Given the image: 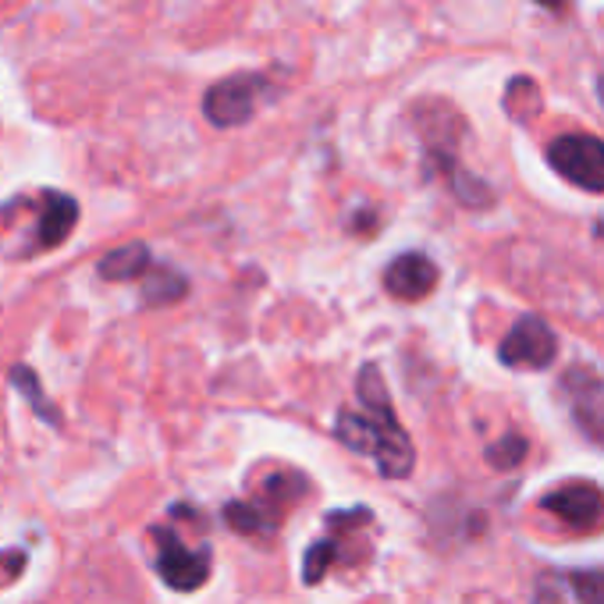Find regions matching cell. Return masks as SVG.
<instances>
[{"instance_id": "cell-1", "label": "cell", "mask_w": 604, "mask_h": 604, "mask_svg": "<svg viewBox=\"0 0 604 604\" xmlns=\"http://www.w3.org/2000/svg\"><path fill=\"white\" fill-rule=\"evenodd\" d=\"M356 395L363 402V413L341 409L335 419V437L349 452L370 455L384 481L409 477L416 466V448L409 442L406 427H402V419L395 416L388 384H384L374 363H366L359 370Z\"/></svg>"}, {"instance_id": "cell-2", "label": "cell", "mask_w": 604, "mask_h": 604, "mask_svg": "<svg viewBox=\"0 0 604 604\" xmlns=\"http://www.w3.org/2000/svg\"><path fill=\"white\" fill-rule=\"evenodd\" d=\"M547 164L583 192H604V139L591 132H565L547 142Z\"/></svg>"}, {"instance_id": "cell-3", "label": "cell", "mask_w": 604, "mask_h": 604, "mask_svg": "<svg viewBox=\"0 0 604 604\" xmlns=\"http://www.w3.org/2000/svg\"><path fill=\"white\" fill-rule=\"evenodd\" d=\"M264 89H267V79L260 76V71H239V76H228L221 82H214L204 93V115L217 128H239L256 115Z\"/></svg>"}, {"instance_id": "cell-4", "label": "cell", "mask_w": 604, "mask_h": 604, "mask_svg": "<svg viewBox=\"0 0 604 604\" xmlns=\"http://www.w3.org/2000/svg\"><path fill=\"white\" fill-rule=\"evenodd\" d=\"M150 537L157 541V573L171 591L192 594L210 580V547L192 552V547L181 544L178 534H171V529L164 526H154Z\"/></svg>"}, {"instance_id": "cell-5", "label": "cell", "mask_w": 604, "mask_h": 604, "mask_svg": "<svg viewBox=\"0 0 604 604\" xmlns=\"http://www.w3.org/2000/svg\"><path fill=\"white\" fill-rule=\"evenodd\" d=\"M555 356H558V335L537 314L519 317L498 345V359L512 366V370H547Z\"/></svg>"}, {"instance_id": "cell-6", "label": "cell", "mask_w": 604, "mask_h": 604, "mask_svg": "<svg viewBox=\"0 0 604 604\" xmlns=\"http://www.w3.org/2000/svg\"><path fill=\"white\" fill-rule=\"evenodd\" d=\"M541 505L570 529H580V534H594L604 526V491L591 481L558 484L544 494Z\"/></svg>"}, {"instance_id": "cell-7", "label": "cell", "mask_w": 604, "mask_h": 604, "mask_svg": "<svg viewBox=\"0 0 604 604\" xmlns=\"http://www.w3.org/2000/svg\"><path fill=\"white\" fill-rule=\"evenodd\" d=\"M562 392L570 395L580 430L604 448V380L594 370L573 366V370L562 377Z\"/></svg>"}, {"instance_id": "cell-8", "label": "cell", "mask_w": 604, "mask_h": 604, "mask_svg": "<svg viewBox=\"0 0 604 604\" xmlns=\"http://www.w3.org/2000/svg\"><path fill=\"white\" fill-rule=\"evenodd\" d=\"M437 264L424 253H402L388 264L384 270V288H388V296L402 299V303H416V299H427L434 285H437Z\"/></svg>"}, {"instance_id": "cell-9", "label": "cell", "mask_w": 604, "mask_h": 604, "mask_svg": "<svg viewBox=\"0 0 604 604\" xmlns=\"http://www.w3.org/2000/svg\"><path fill=\"white\" fill-rule=\"evenodd\" d=\"M79 225V204L65 192H43L40 221H36V249L61 246Z\"/></svg>"}, {"instance_id": "cell-10", "label": "cell", "mask_w": 604, "mask_h": 604, "mask_svg": "<svg viewBox=\"0 0 604 604\" xmlns=\"http://www.w3.org/2000/svg\"><path fill=\"white\" fill-rule=\"evenodd\" d=\"M154 267V256H150V246L142 242H128L121 249H111L97 264V274L103 281H139L146 270Z\"/></svg>"}, {"instance_id": "cell-11", "label": "cell", "mask_w": 604, "mask_h": 604, "mask_svg": "<svg viewBox=\"0 0 604 604\" xmlns=\"http://www.w3.org/2000/svg\"><path fill=\"white\" fill-rule=\"evenodd\" d=\"M189 291V281L175 267H150L142 274V303L146 306H171Z\"/></svg>"}, {"instance_id": "cell-12", "label": "cell", "mask_w": 604, "mask_h": 604, "mask_svg": "<svg viewBox=\"0 0 604 604\" xmlns=\"http://www.w3.org/2000/svg\"><path fill=\"white\" fill-rule=\"evenodd\" d=\"M225 523L231 529H239L246 537H270L278 529V516H270L267 508H260L256 502H231L225 505Z\"/></svg>"}, {"instance_id": "cell-13", "label": "cell", "mask_w": 604, "mask_h": 604, "mask_svg": "<svg viewBox=\"0 0 604 604\" xmlns=\"http://www.w3.org/2000/svg\"><path fill=\"white\" fill-rule=\"evenodd\" d=\"M11 384L18 392L26 395V402L32 406V413L43 419V424H50V427H61V413L50 406V398H47V392H43V384H40V377H36V370H29V366H11Z\"/></svg>"}, {"instance_id": "cell-14", "label": "cell", "mask_w": 604, "mask_h": 604, "mask_svg": "<svg viewBox=\"0 0 604 604\" xmlns=\"http://www.w3.org/2000/svg\"><path fill=\"white\" fill-rule=\"evenodd\" d=\"M335 558H338V541H331V537H324V541H314L309 544V552H306V558H303V583H320L324 576H327V570L335 565Z\"/></svg>"}, {"instance_id": "cell-15", "label": "cell", "mask_w": 604, "mask_h": 604, "mask_svg": "<svg viewBox=\"0 0 604 604\" xmlns=\"http://www.w3.org/2000/svg\"><path fill=\"white\" fill-rule=\"evenodd\" d=\"M505 107H508V115L519 118V121H526L529 115H537L541 111V89H537V82L512 79L508 93H505Z\"/></svg>"}, {"instance_id": "cell-16", "label": "cell", "mask_w": 604, "mask_h": 604, "mask_svg": "<svg viewBox=\"0 0 604 604\" xmlns=\"http://www.w3.org/2000/svg\"><path fill=\"white\" fill-rule=\"evenodd\" d=\"M526 459V437L523 434H505L502 442L487 445V463L494 469H512Z\"/></svg>"}, {"instance_id": "cell-17", "label": "cell", "mask_w": 604, "mask_h": 604, "mask_svg": "<svg viewBox=\"0 0 604 604\" xmlns=\"http://www.w3.org/2000/svg\"><path fill=\"white\" fill-rule=\"evenodd\" d=\"M570 587L580 604H604V570H573Z\"/></svg>"}, {"instance_id": "cell-18", "label": "cell", "mask_w": 604, "mask_h": 604, "mask_svg": "<svg viewBox=\"0 0 604 604\" xmlns=\"http://www.w3.org/2000/svg\"><path fill=\"white\" fill-rule=\"evenodd\" d=\"M26 573V552H0V587H8Z\"/></svg>"}, {"instance_id": "cell-19", "label": "cell", "mask_w": 604, "mask_h": 604, "mask_svg": "<svg viewBox=\"0 0 604 604\" xmlns=\"http://www.w3.org/2000/svg\"><path fill=\"white\" fill-rule=\"evenodd\" d=\"M534 4H541V8H562L565 0H534Z\"/></svg>"}, {"instance_id": "cell-20", "label": "cell", "mask_w": 604, "mask_h": 604, "mask_svg": "<svg viewBox=\"0 0 604 604\" xmlns=\"http://www.w3.org/2000/svg\"><path fill=\"white\" fill-rule=\"evenodd\" d=\"M597 100H601V103H604V76H601V79H597Z\"/></svg>"}, {"instance_id": "cell-21", "label": "cell", "mask_w": 604, "mask_h": 604, "mask_svg": "<svg viewBox=\"0 0 604 604\" xmlns=\"http://www.w3.org/2000/svg\"><path fill=\"white\" fill-rule=\"evenodd\" d=\"M597 239H604V217H601V221H597Z\"/></svg>"}]
</instances>
